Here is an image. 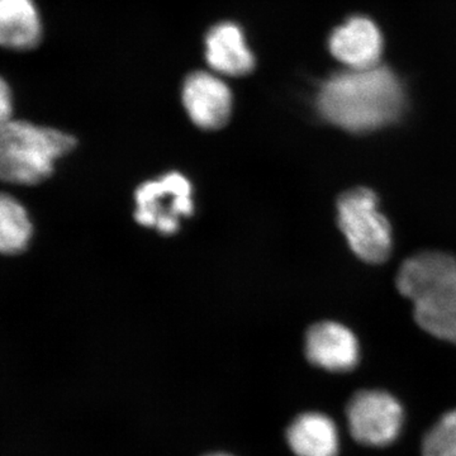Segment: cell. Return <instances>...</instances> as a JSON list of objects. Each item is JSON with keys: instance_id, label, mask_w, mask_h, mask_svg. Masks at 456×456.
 <instances>
[{"instance_id": "obj_1", "label": "cell", "mask_w": 456, "mask_h": 456, "mask_svg": "<svg viewBox=\"0 0 456 456\" xmlns=\"http://www.w3.org/2000/svg\"><path fill=\"white\" fill-rule=\"evenodd\" d=\"M318 113L325 121L353 134L380 130L397 121L406 106L397 75L379 64L347 69L318 90Z\"/></svg>"}, {"instance_id": "obj_5", "label": "cell", "mask_w": 456, "mask_h": 456, "mask_svg": "<svg viewBox=\"0 0 456 456\" xmlns=\"http://www.w3.org/2000/svg\"><path fill=\"white\" fill-rule=\"evenodd\" d=\"M134 200L136 221L165 235L178 232L182 220L194 212L193 187L176 171L141 184Z\"/></svg>"}, {"instance_id": "obj_3", "label": "cell", "mask_w": 456, "mask_h": 456, "mask_svg": "<svg viewBox=\"0 0 456 456\" xmlns=\"http://www.w3.org/2000/svg\"><path fill=\"white\" fill-rule=\"evenodd\" d=\"M75 145L77 140L68 132L9 119L0 125V182L20 187L41 184Z\"/></svg>"}, {"instance_id": "obj_10", "label": "cell", "mask_w": 456, "mask_h": 456, "mask_svg": "<svg viewBox=\"0 0 456 456\" xmlns=\"http://www.w3.org/2000/svg\"><path fill=\"white\" fill-rule=\"evenodd\" d=\"M204 55L215 73L227 77H244L255 68V56L245 33L232 22L218 23L209 29L204 41Z\"/></svg>"}, {"instance_id": "obj_13", "label": "cell", "mask_w": 456, "mask_h": 456, "mask_svg": "<svg viewBox=\"0 0 456 456\" xmlns=\"http://www.w3.org/2000/svg\"><path fill=\"white\" fill-rule=\"evenodd\" d=\"M35 233L28 209L18 198L0 191V255L25 253Z\"/></svg>"}, {"instance_id": "obj_16", "label": "cell", "mask_w": 456, "mask_h": 456, "mask_svg": "<svg viewBox=\"0 0 456 456\" xmlns=\"http://www.w3.org/2000/svg\"><path fill=\"white\" fill-rule=\"evenodd\" d=\"M206 456H232V455L224 454V452H215V454H209V455H206Z\"/></svg>"}, {"instance_id": "obj_11", "label": "cell", "mask_w": 456, "mask_h": 456, "mask_svg": "<svg viewBox=\"0 0 456 456\" xmlns=\"http://www.w3.org/2000/svg\"><path fill=\"white\" fill-rule=\"evenodd\" d=\"M44 23L35 0H0V47L31 51L40 45Z\"/></svg>"}, {"instance_id": "obj_2", "label": "cell", "mask_w": 456, "mask_h": 456, "mask_svg": "<svg viewBox=\"0 0 456 456\" xmlns=\"http://www.w3.org/2000/svg\"><path fill=\"white\" fill-rule=\"evenodd\" d=\"M399 292L411 299L417 323L428 334L456 344V260L445 253H422L404 261Z\"/></svg>"}, {"instance_id": "obj_4", "label": "cell", "mask_w": 456, "mask_h": 456, "mask_svg": "<svg viewBox=\"0 0 456 456\" xmlns=\"http://www.w3.org/2000/svg\"><path fill=\"white\" fill-rule=\"evenodd\" d=\"M338 224L359 259L369 264L388 259L393 246L392 228L380 212L373 191L354 188L345 191L338 200Z\"/></svg>"}, {"instance_id": "obj_6", "label": "cell", "mask_w": 456, "mask_h": 456, "mask_svg": "<svg viewBox=\"0 0 456 456\" xmlns=\"http://www.w3.org/2000/svg\"><path fill=\"white\" fill-rule=\"evenodd\" d=\"M346 419L354 440L371 448H386L401 435L404 411L398 399L389 393L367 389L350 399Z\"/></svg>"}, {"instance_id": "obj_7", "label": "cell", "mask_w": 456, "mask_h": 456, "mask_svg": "<svg viewBox=\"0 0 456 456\" xmlns=\"http://www.w3.org/2000/svg\"><path fill=\"white\" fill-rule=\"evenodd\" d=\"M182 99L189 118L202 130H218L230 121L232 93L218 75L191 73L183 84Z\"/></svg>"}, {"instance_id": "obj_14", "label": "cell", "mask_w": 456, "mask_h": 456, "mask_svg": "<svg viewBox=\"0 0 456 456\" xmlns=\"http://www.w3.org/2000/svg\"><path fill=\"white\" fill-rule=\"evenodd\" d=\"M422 456H456V410L441 417L422 441Z\"/></svg>"}, {"instance_id": "obj_8", "label": "cell", "mask_w": 456, "mask_h": 456, "mask_svg": "<svg viewBox=\"0 0 456 456\" xmlns=\"http://www.w3.org/2000/svg\"><path fill=\"white\" fill-rule=\"evenodd\" d=\"M305 356L314 367L347 373L359 364L360 345L355 334L342 323L323 321L305 335Z\"/></svg>"}, {"instance_id": "obj_9", "label": "cell", "mask_w": 456, "mask_h": 456, "mask_svg": "<svg viewBox=\"0 0 456 456\" xmlns=\"http://www.w3.org/2000/svg\"><path fill=\"white\" fill-rule=\"evenodd\" d=\"M330 51L347 69H365L379 64L383 36L373 20L353 17L338 27L329 40Z\"/></svg>"}, {"instance_id": "obj_12", "label": "cell", "mask_w": 456, "mask_h": 456, "mask_svg": "<svg viewBox=\"0 0 456 456\" xmlns=\"http://www.w3.org/2000/svg\"><path fill=\"white\" fill-rule=\"evenodd\" d=\"M287 443L296 456H338L340 434L331 417L305 412L293 419Z\"/></svg>"}, {"instance_id": "obj_15", "label": "cell", "mask_w": 456, "mask_h": 456, "mask_svg": "<svg viewBox=\"0 0 456 456\" xmlns=\"http://www.w3.org/2000/svg\"><path fill=\"white\" fill-rule=\"evenodd\" d=\"M13 90H12L7 80L0 75V125L13 118Z\"/></svg>"}]
</instances>
